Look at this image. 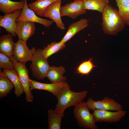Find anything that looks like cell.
Masks as SVG:
<instances>
[{
  "instance_id": "cell-9",
  "label": "cell",
  "mask_w": 129,
  "mask_h": 129,
  "mask_svg": "<svg viewBox=\"0 0 129 129\" xmlns=\"http://www.w3.org/2000/svg\"><path fill=\"white\" fill-rule=\"evenodd\" d=\"M61 16H68L74 19L85 14L86 11L83 0H76L61 6L60 9Z\"/></svg>"
},
{
  "instance_id": "cell-8",
  "label": "cell",
  "mask_w": 129,
  "mask_h": 129,
  "mask_svg": "<svg viewBox=\"0 0 129 129\" xmlns=\"http://www.w3.org/2000/svg\"><path fill=\"white\" fill-rule=\"evenodd\" d=\"M92 113L95 122L115 123L119 121L126 113L123 110L112 112L110 111L95 109Z\"/></svg>"
},
{
  "instance_id": "cell-15",
  "label": "cell",
  "mask_w": 129,
  "mask_h": 129,
  "mask_svg": "<svg viewBox=\"0 0 129 129\" xmlns=\"http://www.w3.org/2000/svg\"><path fill=\"white\" fill-rule=\"evenodd\" d=\"M89 20L86 18L81 19L79 21L71 24L69 26L65 36L60 42L65 43L80 31L89 25Z\"/></svg>"
},
{
  "instance_id": "cell-22",
  "label": "cell",
  "mask_w": 129,
  "mask_h": 129,
  "mask_svg": "<svg viewBox=\"0 0 129 129\" xmlns=\"http://www.w3.org/2000/svg\"><path fill=\"white\" fill-rule=\"evenodd\" d=\"M14 87L12 82L0 70V98L6 96Z\"/></svg>"
},
{
  "instance_id": "cell-28",
  "label": "cell",
  "mask_w": 129,
  "mask_h": 129,
  "mask_svg": "<svg viewBox=\"0 0 129 129\" xmlns=\"http://www.w3.org/2000/svg\"><path fill=\"white\" fill-rule=\"evenodd\" d=\"M126 24L128 25L129 26V20L127 21Z\"/></svg>"
},
{
  "instance_id": "cell-21",
  "label": "cell",
  "mask_w": 129,
  "mask_h": 129,
  "mask_svg": "<svg viewBox=\"0 0 129 129\" xmlns=\"http://www.w3.org/2000/svg\"><path fill=\"white\" fill-rule=\"evenodd\" d=\"M59 0H37L28 4V5L37 15L42 17L43 16L47 8L50 5Z\"/></svg>"
},
{
  "instance_id": "cell-24",
  "label": "cell",
  "mask_w": 129,
  "mask_h": 129,
  "mask_svg": "<svg viewBox=\"0 0 129 129\" xmlns=\"http://www.w3.org/2000/svg\"><path fill=\"white\" fill-rule=\"evenodd\" d=\"M65 47V43H62L60 41L59 42L54 41L50 44H48L46 47H44V49L42 50V55L47 59L50 56L58 52Z\"/></svg>"
},
{
  "instance_id": "cell-6",
  "label": "cell",
  "mask_w": 129,
  "mask_h": 129,
  "mask_svg": "<svg viewBox=\"0 0 129 129\" xmlns=\"http://www.w3.org/2000/svg\"><path fill=\"white\" fill-rule=\"evenodd\" d=\"M86 102L90 110L97 109L116 111L123 110L121 104L113 99L107 97L97 101H95L90 97Z\"/></svg>"
},
{
  "instance_id": "cell-13",
  "label": "cell",
  "mask_w": 129,
  "mask_h": 129,
  "mask_svg": "<svg viewBox=\"0 0 129 129\" xmlns=\"http://www.w3.org/2000/svg\"><path fill=\"white\" fill-rule=\"evenodd\" d=\"M35 30L34 22H16L15 32L19 39L27 42L34 34Z\"/></svg>"
},
{
  "instance_id": "cell-2",
  "label": "cell",
  "mask_w": 129,
  "mask_h": 129,
  "mask_svg": "<svg viewBox=\"0 0 129 129\" xmlns=\"http://www.w3.org/2000/svg\"><path fill=\"white\" fill-rule=\"evenodd\" d=\"M87 94L86 91L75 92L71 90L69 86L63 87L56 97L58 102L55 110L61 112L71 106H75L82 101Z\"/></svg>"
},
{
  "instance_id": "cell-27",
  "label": "cell",
  "mask_w": 129,
  "mask_h": 129,
  "mask_svg": "<svg viewBox=\"0 0 129 129\" xmlns=\"http://www.w3.org/2000/svg\"><path fill=\"white\" fill-rule=\"evenodd\" d=\"M6 69L11 70H15L13 62L9 58L4 54L0 53V70Z\"/></svg>"
},
{
  "instance_id": "cell-30",
  "label": "cell",
  "mask_w": 129,
  "mask_h": 129,
  "mask_svg": "<svg viewBox=\"0 0 129 129\" xmlns=\"http://www.w3.org/2000/svg\"><path fill=\"white\" fill-rule=\"evenodd\" d=\"M75 0H73L74 1H75Z\"/></svg>"
},
{
  "instance_id": "cell-11",
  "label": "cell",
  "mask_w": 129,
  "mask_h": 129,
  "mask_svg": "<svg viewBox=\"0 0 129 129\" xmlns=\"http://www.w3.org/2000/svg\"><path fill=\"white\" fill-rule=\"evenodd\" d=\"M61 3V0H59L51 4L47 8L43 16L51 19L58 27L64 30L65 26L61 19L60 11Z\"/></svg>"
},
{
  "instance_id": "cell-7",
  "label": "cell",
  "mask_w": 129,
  "mask_h": 129,
  "mask_svg": "<svg viewBox=\"0 0 129 129\" xmlns=\"http://www.w3.org/2000/svg\"><path fill=\"white\" fill-rule=\"evenodd\" d=\"M27 0H24L25 5L19 16L17 18L16 22H30L38 23L45 27L49 28L54 22L40 18L37 16L35 13L31 9L28 5Z\"/></svg>"
},
{
  "instance_id": "cell-3",
  "label": "cell",
  "mask_w": 129,
  "mask_h": 129,
  "mask_svg": "<svg viewBox=\"0 0 129 129\" xmlns=\"http://www.w3.org/2000/svg\"><path fill=\"white\" fill-rule=\"evenodd\" d=\"M33 55L30 61L32 63L30 67L32 76L39 80H42L46 77L47 73L51 66L47 59L42 54V49L35 47L31 49Z\"/></svg>"
},
{
  "instance_id": "cell-20",
  "label": "cell",
  "mask_w": 129,
  "mask_h": 129,
  "mask_svg": "<svg viewBox=\"0 0 129 129\" xmlns=\"http://www.w3.org/2000/svg\"><path fill=\"white\" fill-rule=\"evenodd\" d=\"M64 112H58L52 109L48 111L49 129H61V120L65 116Z\"/></svg>"
},
{
  "instance_id": "cell-4",
  "label": "cell",
  "mask_w": 129,
  "mask_h": 129,
  "mask_svg": "<svg viewBox=\"0 0 129 129\" xmlns=\"http://www.w3.org/2000/svg\"><path fill=\"white\" fill-rule=\"evenodd\" d=\"M89 110L86 102L83 101L75 106L74 113L77 123L80 127L97 129L94 117Z\"/></svg>"
},
{
  "instance_id": "cell-1",
  "label": "cell",
  "mask_w": 129,
  "mask_h": 129,
  "mask_svg": "<svg viewBox=\"0 0 129 129\" xmlns=\"http://www.w3.org/2000/svg\"><path fill=\"white\" fill-rule=\"evenodd\" d=\"M102 13L101 25L104 33L116 35L124 29L126 22L118 10L108 4Z\"/></svg>"
},
{
  "instance_id": "cell-18",
  "label": "cell",
  "mask_w": 129,
  "mask_h": 129,
  "mask_svg": "<svg viewBox=\"0 0 129 129\" xmlns=\"http://www.w3.org/2000/svg\"><path fill=\"white\" fill-rule=\"evenodd\" d=\"M25 5L24 0L14 1L10 0H0V10L6 14L22 10Z\"/></svg>"
},
{
  "instance_id": "cell-23",
  "label": "cell",
  "mask_w": 129,
  "mask_h": 129,
  "mask_svg": "<svg viewBox=\"0 0 129 129\" xmlns=\"http://www.w3.org/2000/svg\"><path fill=\"white\" fill-rule=\"evenodd\" d=\"M86 9L97 11L102 13L109 4L108 0H83Z\"/></svg>"
},
{
  "instance_id": "cell-29",
  "label": "cell",
  "mask_w": 129,
  "mask_h": 129,
  "mask_svg": "<svg viewBox=\"0 0 129 129\" xmlns=\"http://www.w3.org/2000/svg\"><path fill=\"white\" fill-rule=\"evenodd\" d=\"M129 20V13L128 16L127 21Z\"/></svg>"
},
{
  "instance_id": "cell-19",
  "label": "cell",
  "mask_w": 129,
  "mask_h": 129,
  "mask_svg": "<svg viewBox=\"0 0 129 129\" xmlns=\"http://www.w3.org/2000/svg\"><path fill=\"white\" fill-rule=\"evenodd\" d=\"M65 71L64 67L62 66L59 67L53 66L50 67L48 71L46 77L52 83L61 82L66 79V77L63 75Z\"/></svg>"
},
{
  "instance_id": "cell-14",
  "label": "cell",
  "mask_w": 129,
  "mask_h": 129,
  "mask_svg": "<svg viewBox=\"0 0 129 129\" xmlns=\"http://www.w3.org/2000/svg\"><path fill=\"white\" fill-rule=\"evenodd\" d=\"M30 89L43 90L49 91L52 93L56 97L61 89L68 84L64 81L61 82L50 84L39 82L31 79Z\"/></svg>"
},
{
  "instance_id": "cell-12",
  "label": "cell",
  "mask_w": 129,
  "mask_h": 129,
  "mask_svg": "<svg viewBox=\"0 0 129 129\" xmlns=\"http://www.w3.org/2000/svg\"><path fill=\"white\" fill-rule=\"evenodd\" d=\"M22 10L17 11L12 13L7 14L0 16V26L4 28L5 31L15 37V32L16 20L20 15Z\"/></svg>"
},
{
  "instance_id": "cell-25",
  "label": "cell",
  "mask_w": 129,
  "mask_h": 129,
  "mask_svg": "<svg viewBox=\"0 0 129 129\" xmlns=\"http://www.w3.org/2000/svg\"><path fill=\"white\" fill-rule=\"evenodd\" d=\"M118 11L126 22L129 13V0H115Z\"/></svg>"
},
{
  "instance_id": "cell-10",
  "label": "cell",
  "mask_w": 129,
  "mask_h": 129,
  "mask_svg": "<svg viewBox=\"0 0 129 129\" xmlns=\"http://www.w3.org/2000/svg\"><path fill=\"white\" fill-rule=\"evenodd\" d=\"M33 55L32 51L27 46L26 41L18 39L15 43L13 56L17 61L25 65L27 62L31 61Z\"/></svg>"
},
{
  "instance_id": "cell-5",
  "label": "cell",
  "mask_w": 129,
  "mask_h": 129,
  "mask_svg": "<svg viewBox=\"0 0 129 129\" xmlns=\"http://www.w3.org/2000/svg\"><path fill=\"white\" fill-rule=\"evenodd\" d=\"M13 62L14 68L18 74L21 83L26 95L25 99L27 102H32L33 97L30 89L31 79L28 74V70L25 65H23L16 60L12 56L10 58Z\"/></svg>"
},
{
  "instance_id": "cell-17",
  "label": "cell",
  "mask_w": 129,
  "mask_h": 129,
  "mask_svg": "<svg viewBox=\"0 0 129 129\" xmlns=\"http://www.w3.org/2000/svg\"><path fill=\"white\" fill-rule=\"evenodd\" d=\"M2 72L9 78L13 84L15 88L14 93L16 96L18 97H21L24 91L19 75L16 71L4 69Z\"/></svg>"
},
{
  "instance_id": "cell-16",
  "label": "cell",
  "mask_w": 129,
  "mask_h": 129,
  "mask_svg": "<svg viewBox=\"0 0 129 129\" xmlns=\"http://www.w3.org/2000/svg\"><path fill=\"white\" fill-rule=\"evenodd\" d=\"M11 33L2 35L0 37V52L9 58L13 56L15 43Z\"/></svg>"
},
{
  "instance_id": "cell-26",
  "label": "cell",
  "mask_w": 129,
  "mask_h": 129,
  "mask_svg": "<svg viewBox=\"0 0 129 129\" xmlns=\"http://www.w3.org/2000/svg\"><path fill=\"white\" fill-rule=\"evenodd\" d=\"M96 66L94 65L91 58L88 60L81 63L77 68L78 73L82 75H88L93 68Z\"/></svg>"
}]
</instances>
